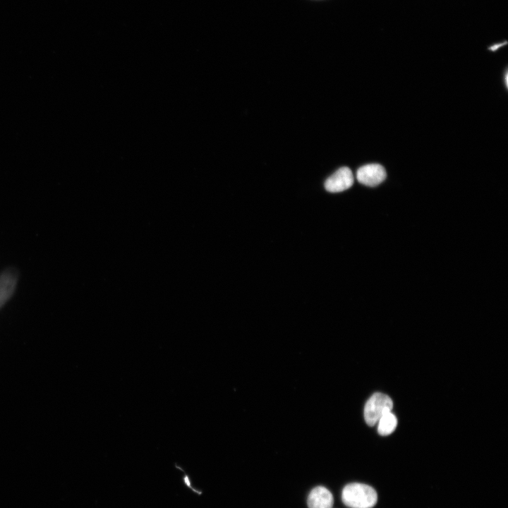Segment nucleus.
Returning <instances> with one entry per match:
<instances>
[{
	"label": "nucleus",
	"instance_id": "obj_4",
	"mask_svg": "<svg viewBox=\"0 0 508 508\" xmlns=\"http://www.w3.org/2000/svg\"><path fill=\"white\" fill-rule=\"evenodd\" d=\"M351 170L346 167L339 168L325 183V189L331 193H338L349 189L353 183Z\"/></svg>",
	"mask_w": 508,
	"mask_h": 508
},
{
	"label": "nucleus",
	"instance_id": "obj_3",
	"mask_svg": "<svg viewBox=\"0 0 508 508\" xmlns=\"http://www.w3.org/2000/svg\"><path fill=\"white\" fill-rule=\"evenodd\" d=\"M387 176L385 168L379 164H368L360 167L356 173L358 181L367 186H376Z\"/></svg>",
	"mask_w": 508,
	"mask_h": 508
},
{
	"label": "nucleus",
	"instance_id": "obj_1",
	"mask_svg": "<svg viewBox=\"0 0 508 508\" xmlns=\"http://www.w3.org/2000/svg\"><path fill=\"white\" fill-rule=\"evenodd\" d=\"M341 500L350 508H372L377 503V495L375 490L368 485L351 483L343 488Z\"/></svg>",
	"mask_w": 508,
	"mask_h": 508
},
{
	"label": "nucleus",
	"instance_id": "obj_6",
	"mask_svg": "<svg viewBox=\"0 0 508 508\" xmlns=\"http://www.w3.org/2000/svg\"><path fill=\"white\" fill-rule=\"evenodd\" d=\"M16 283V276L13 272H5L0 277V307L9 298Z\"/></svg>",
	"mask_w": 508,
	"mask_h": 508
},
{
	"label": "nucleus",
	"instance_id": "obj_5",
	"mask_svg": "<svg viewBox=\"0 0 508 508\" xmlns=\"http://www.w3.org/2000/svg\"><path fill=\"white\" fill-rule=\"evenodd\" d=\"M334 498L331 492L324 486L314 488L308 495V508H332Z\"/></svg>",
	"mask_w": 508,
	"mask_h": 508
},
{
	"label": "nucleus",
	"instance_id": "obj_2",
	"mask_svg": "<svg viewBox=\"0 0 508 508\" xmlns=\"http://www.w3.org/2000/svg\"><path fill=\"white\" fill-rule=\"evenodd\" d=\"M393 408V401L387 394L376 392L365 403L364 407V418L366 423L375 425L379 419L385 413L390 412Z\"/></svg>",
	"mask_w": 508,
	"mask_h": 508
},
{
	"label": "nucleus",
	"instance_id": "obj_8",
	"mask_svg": "<svg viewBox=\"0 0 508 508\" xmlns=\"http://www.w3.org/2000/svg\"><path fill=\"white\" fill-rule=\"evenodd\" d=\"M183 482L186 486H187L188 488L192 490V491L194 492L195 493H196L198 495L202 494V492L200 490H197L192 486L191 480H190L189 476L186 473H184V476H183Z\"/></svg>",
	"mask_w": 508,
	"mask_h": 508
},
{
	"label": "nucleus",
	"instance_id": "obj_7",
	"mask_svg": "<svg viewBox=\"0 0 508 508\" xmlns=\"http://www.w3.org/2000/svg\"><path fill=\"white\" fill-rule=\"evenodd\" d=\"M377 431L380 435H388L392 433L397 425V419L391 411L383 415L377 421Z\"/></svg>",
	"mask_w": 508,
	"mask_h": 508
},
{
	"label": "nucleus",
	"instance_id": "obj_9",
	"mask_svg": "<svg viewBox=\"0 0 508 508\" xmlns=\"http://www.w3.org/2000/svg\"><path fill=\"white\" fill-rule=\"evenodd\" d=\"M502 45H503V43L497 44H495V45L490 47V49H491L492 51H495L496 49H497L500 47H501Z\"/></svg>",
	"mask_w": 508,
	"mask_h": 508
}]
</instances>
